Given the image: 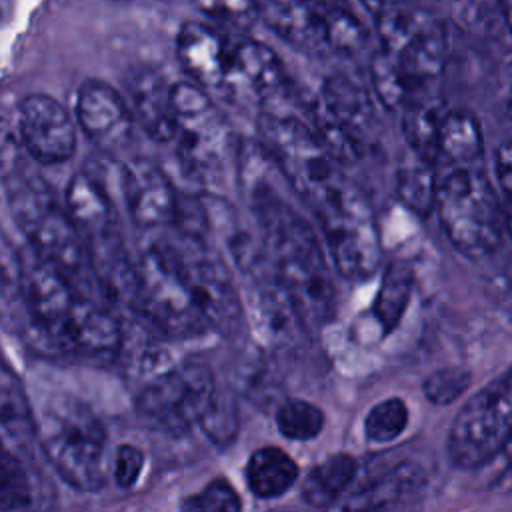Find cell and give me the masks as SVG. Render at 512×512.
Listing matches in <instances>:
<instances>
[{"label": "cell", "mask_w": 512, "mask_h": 512, "mask_svg": "<svg viewBox=\"0 0 512 512\" xmlns=\"http://www.w3.org/2000/svg\"><path fill=\"white\" fill-rule=\"evenodd\" d=\"M284 176L258 142H246L238 152V180L256 220L258 238L272 270L300 312L304 324L322 326L336 310V288L314 228L284 198Z\"/></svg>", "instance_id": "cell-1"}, {"label": "cell", "mask_w": 512, "mask_h": 512, "mask_svg": "<svg viewBox=\"0 0 512 512\" xmlns=\"http://www.w3.org/2000/svg\"><path fill=\"white\" fill-rule=\"evenodd\" d=\"M258 132L262 146L314 214L328 210L354 190L346 182L342 166L320 142L308 116L280 108L262 110Z\"/></svg>", "instance_id": "cell-2"}, {"label": "cell", "mask_w": 512, "mask_h": 512, "mask_svg": "<svg viewBox=\"0 0 512 512\" xmlns=\"http://www.w3.org/2000/svg\"><path fill=\"white\" fill-rule=\"evenodd\" d=\"M8 202L30 250L70 280H84L92 270L80 230L50 186L22 168L4 170Z\"/></svg>", "instance_id": "cell-3"}, {"label": "cell", "mask_w": 512, "mask_h": 512, "mask_svg": "<svg viewBox=\"0 0 512 512\" xmlns=\"http://www.w3.org/2000/svg\"><path fill=\"white\" fill-rule=\"evenodd\" d=\"M150 236L170 256L208 328L236 338L246 324V310L220 250L196 230L180 226Z\"/></svg>", "instance_id": "cell-4"}, {"label": "cell", "mask_w": 512, "mask_h": 512, "mask_svg": "<svg viewBox=\"0 0 512 512\" xmlns=\"http://www.w3.org/2000/svg\"><path fill=\"white\" fill-rule=\"evenodd\" d=\"M40 446L54 470L74 488L96 490L104 484L106 432L96 414L72 396H56L36 424Z\"/></svg>", "instance_id": "cell-5"}, {"label": "cell", "mask_w": 512, "mask_h": 512, "mask_svg": "<svg viewBox=\"0 0 512 512\" xmlns=\"http://www.w3.org/2000/svg\"><path fill=\"white\" fill-rule=\"evenodd\" d=\"M128 308L152 332L172 340H194L210 330L170 256L154 236L134 258Z\"/></svg>", "instance_id": "cell-6"}, {"label": "cell", "mask_w": 512, "mask_h": 512, "mask_svg": "<svg viewBox=\"0 0 512 512\" xmlns=\"http://www.w3.org/2000/svg\"><path fill=\"white\" fill-rule=\"evenodd\" d=\"M436 212L446 238L460 254L482 258L500 246L504 208L482 168H448L438 180Z\"/></svg>", "instance_id": "cell-7"}, {"label": "cell", "mask_w": 512, "mask_h": 512, "mask_svg": "<svg viewBox=\"0 0 512 512\" xmlns=\"http://www.w3.org/2000/svg\"><path fill=\"white\" fill-rule=\"evenodd\" d=\"M510 436L512 368L458 410L448 432L450 460L460 468H476L502 452Z\"/></svg>", "instance_id": "cell-8"}, {"label": "cell", "mask_w": 512, "mask_h": 512, "mask_svg": "<svg viewBox=\"0 0 512 512\" xmlns=\"http://www.w3.org/2000/svg\"><path fill=\"white\" fill-rule=\"evenodd\" d=\"M172 108L182 170L196 182L210 184L228 144L226 122L204 88L188 80L172 84Z\"/></svg>", "instance_id": "cell-9"}, {"label": "cell", "mask_w": 512, "mask_h": 512, "mask_svg": "<svg viewBox=\"0 0 512 512\" xmlns=\"http://www.w3.org/2000/svg\"><path fill=\"white\" fill-rule=\"evenodd\" d=\"M220 386L210 366L180 362L146 386L138 388L136 408L142 418L172 434L200 424Z\"/></svg>", "instance_id": "cell-10"}, {"label": "cell", "mask_w": 512, "mask_h": 512, "mask_svg": "<svg viewBox=\"0 0 512 512\" xmlns=\"http://www.w3.org/2000/svg\"><path fill=\"white\" fill-rule=\"evenodd\" d=\"M316 218L334 270L350 282L372 278L380 266V238L364 196L352 190Z\"/></svg>", "instance_id": "cell-11"}, {"label": "cell", "mask_w": 512, "mask_h": 512, "mask_svg": "<svg viewBox=\"0 0 512 512\" xmlns=\"http://www.w3.org/2000/svg\"><path fill=\"white\" fill-rule=\"evenodd\" d=\"M122 192L128 216L136 228L158 234L180 226V198L168 174L148 158H132L124 162Z\"/></svg>", "instance_id": "cell-12"}, {"label": "cell", "mask_w": 512, "mask_h": 512, "mask_svg": "<svg viewBox=\"0 0 512 512\" xmlns=\"http://www.w3.org/2000/svg\"><path fill=\"white\" fill-rule=\"evenodd\" d=\"M16 134L20 146L38 164H64L76 152V124L48 94H28L18 102Z\"/></svg>", "instance_id": "cell-13"}, {"label": "cell", "mask_w": 512, "mask_h": 512, "mask_svg": "<svg viewBox=\"0 0 512 512\" xmlns=\"http://www.w3.org/2000/svg\"><path fill=\"white\" fill-rule=\"evenodd\" d=\"M422 490V468L414 462H398L348 488L326 512H416Z\"/></svg>", "instance_id": "cell-14"}, {"label": "cell", "mask_w": 512, "mask_h": 512, "mask_svg": "<svg viewBox=\"0 0 512 512\" xmlns=\"http://www.w3.org/2000/svg\"><path fill=\"white\" fill-rule=\"evenodd\" d=\"M76 120L82 132L104 148L122 146L132 132V110L110 84L88 78L76 92Z\"/></svg>", "instance_id": "cell-15"}, {"label": "cell", "mask_w": 512, "mask_h": 512, "mask_svg": "<svg viewBox=\"0 0 512 512\" xmlns=\"http://www.w3.org/2000/svg\"><path fill=\"white\" fill-rule=\"evenodd\" d=\"M122 344V322L108 308L82 296L64 330L62 356L112 362L120 358Z\"/></svg>", "instance_id": "cell-16"}, {"label": "cell", "mask_w": 512, "mask_h": 512, "mask_svg": "<svg viewBox=\"0 0 512 512\" xmlns=\"http://www.w3.org/2000/svg\"><path fill=\"white\" fill-rule=\"evenodd\" d=\"M176 58L200 88H218L230 76V50L220 32L204 22L188 20L176 34Z\"/></svg>", "instance_id": "cell-17"}, {"label": "cell", "mask_w": 512, "mask_h": 512, "mask_svg": "<svg viewBox=\"0 0 512 512\" xmlns=\"http://www.w3.org/2000/svg\"><path fill=\"white\" fill-rule=\"evenodd\" d=\"M258 18L278 38L302 52L324 54L328 48L326 2H258Z\"/></svg>", "instance_id": "cell-18"}, {"label": "cell", "mask_w": 512, "mask_h": 512, "mask_svg": "<svg viewBox=\"0 0 512 512\" xmlns=\"http://www.w3.org/2000/svg\"><path fill=\"white\" fill-rule=\"evenodd\" d=\"M446 48L444 24L434 14L420 10L406 42L398 52L390 54L410 92L422 90L440 76L446 60Z\"/></svg>", "instance_id": "cell-19"}, {"label": "cell", "mask_w": 512, "mask_h": 512, "mask_svg": "<svg viewBox=\"0 0 512 512\" xmlns=\"http://www.w3.org/2000/svg\"><path fill=\"white\" fill-rule=\"evenodd\" d=\"M236 78L264 108L288 94V76L280 56L264 42L240 40L230 50V76Z\"/></svg>", "instance_id": "cell-20"}, {"label": "cell", "mask_w": 512, "mask_h": 512, "mask_svg": "<svg viewBox=\"0 0 512 512\" xmlns=\"http://www.w3.org/2000/svg\"><path fill=\"white\" fill-rule=\"evenodd\" d=\"M126 88L130 110L144 132L160 144L176 140L172 84H168L164 76L152 68H138L130 74Z\"/></svg>", "instance_id": "cell-21"}, {"label": "cell", "mask_w": 512, "mask_h": 512, "mask_svg": "<svg viewBox=\"0 0 512 512\" xmlns=\"http://www.w3.org/2000/svg\"><path fill=\"white\" fill-rule=\"evenodd\" d=\"M448 110L440 96H412L402 110V134L410 154L436 166L440 136Z\"/></svg>", "instance_id": "cell-22"}, {"label": "cell", "mask_w": 512, "mask_h": 512, "mask_svg": "<svg viewBox=\"0 0 512 512\" xmlns=\"http://www.w3.org/2000/svg\"><path fill=\"white\" fill-rule=\"evenodd\" d=\"M118 360H122L126 376L136 382L138 388L146 386L178 364L174 362L166 344L142 328H132L130 332L124 328V344Z\"/></svg>", "instance_id": "cell-23"}, {"label": "cell", "mask_w": 512, "mask_h": 512, "mask_svg": "<svg viewBox=\"0 0 512 512\" xmlns=\"http://www.w3.org/2000/svg\"><path fill=\"white\" fill-rule=\"evenodd\" d=\"M440 158L450 168H482L484 140L474 114L448 110L440 136Z\"/></svg>", "instance_id": "cell-24"}, {"label": "cell", "mask_w": 512, "mask_h": 512, "mask_svg": "<svg viewBox=\"0 0 512 512\" xmlns=\"http://www.w3.org/2000/svg\"><path fill=\"white\" fill-rule=\"evenodd\" d=\"M298 478L296 462L276 446L256 450L246 464V480L256 496L272 498L284 494Z\"/></svg>", "instance_id": "cell-25"}, {"label": "cell", "mask_w": 512, "mask_h": 512, "mask_svg": "<svg viewBox=\"0 0 512 512\" xmlns=\"http://www.w3.org/2000/svg\"><path fill=\"white\" fill-rule=\"evenodd\" d=\"M356 460L350 454H332L320 464H316L302 488V496L310 506L330 508L338 498L348 492L356 476Z\"/></svg>", "instance_id": "cell-26"}, {"label": "cell", "mask_w": 512, "mask_h": 512, "mask_svg": "<svg viewBox=\"0 0 512 512\" xmlns=\"http://www.w3.org/2000/svg\"><path fill=\"white\" fill-rule=\"evenodd\" d=\"M412 286L414 276L408 266L394 262L386 268L372 302V318L380 326L382 334H390L402 320L412 296Z\"/></svg>", "instance_id": "cell-27"}, {"label": "cell", "mask_w": 512, "mask_h": 512, "mask_svg": "<svg viewBox=\"0 0 512 512\" xmlns=\"http://www.w3.org/2000/svg\"><path fill=\"white\" fill-rule=\"evenodd\" d=\"M438 176L432 164L410 154L396 172V192L406 208L418 216H428L436 210Z\"/></svg>", "instance_id": "cell-28"}, {"label": "cell", "mask_w": 512, "mask_h": 512, "mask_svg": "<svg viewBox=\"0 0 512 512\" xmlns=\"http://www.w3.org/2000/svg\"><path fill=\"white\" fill-rule=\"evenodd\" d=\"M0 396H2L4 434L12 436L18 442H28L36 434V424L32 418V410H30L26 392L22 388V382L10 370V366L2 368Z\"/></svg>", "instance_id": "cell-29"}, {"label": "cell", "mask_w": 512, "mask_h": 512, "mask_svg": "<svg viewBox=\"0 0 512 512\" xmlns=\"http://www.w3.org/2000/svg\"><path fill=\"white\" fill-rule=\"evenodd\" d=\"M368 70L372 92L376 94L380 104L388 110H404V106L412 100V92L406 86L394 58L380 48L372 54Z\"/></svg>", "instance_id": "cell-30"}, {"label": "cell", "mask_w": 512, "mask_h": 512, "mask_svg": "<svg viewBox=\"0 0 512 512\" xmlns=\"http://www.w3.org/2000/svg\"><path fill=\"white\" fill-rule=\"evenodd\" d=\"M276 426L290 440H312L322 432L324 412L312 402L288 398L276 408Z\"/></svg>", "instance_id": "cell-31"}, {"label": "cell", "mask_w": 512, "mask_h": 512, "mask_svg": "<svg viewBox=\"0 0 512 512\" xmlns=\"http://www.w3.org/2000/svg\"><path fill=\"white\" fill-rule=\"evenodd\" d=\"M326 22H328L330 52L352 56L366 46L368 42L366 26L344 6L326 2Z\"/></svg>", "instance_id": "cell-32"}, {"label": "cell", "mask_w": 512, "mask_h": 512, "mask_svg": "<svg viewBox=\"0 0 512 512\" xmlns=\"http://www.w3.org/2000/svg\"><path fill=\"white\" fill-rule=\"evenodd\" d=\"M408 424V408L402 398H386L374 404L364 418V434L374 444L392 442Z\"/></svg>", "instance_id": "cell-33"}, {"label": "cell", "mask_w": 512, "mask_h": 512, "mask_svg": "<svg viewBox=\"0 0 512 512\" xmlns=\"http://www.w3.org/2000/svg\"><path fill=\"white\" fill-rule=\"evenodd\" d=\"M198 426L214 444H230L238 432V408L234 396L228 390H218Z\"/></svg>", "instance_id": "cell-34"}, {"label": "cell", "mask_w": 512, "mask_h": 512, "mask_svg": "<svg viewBox=\"0 0 512 512\" xmlns=\"http://www.w3.org/2000/svg\"><path fill=\"white\" fill-rule=\"evenodd\" d=\"M470 380L472 376L466 368L446 366L426 376V380L422 382V392L432 404L446 406L458 400L466 392V388L470 386Z\"/></svg>", "instance_id": "cell-35"}, {"label": "cell", "mask_w": 512, "mask_h": 512, "mask_svg": "<svg viewBox=\"0 0 512 512\" xmlns=\"http://www.w3.org/2000/svg\"><path fill=\"white\" fill-rule=\"evenodd\" d=\"M182 512H240V500L226 480H214L202 492L186 498Z\"/></svg>", "instance_id": "cell-36"}, {"label": "cell", "mask_w": 512, "mask_h": 512, "mask_svg": "<svg viewBox=\"0 0 512 512\" xmlns=\"http://www.w3.org/2000/svg\"><path fill=\"white\" fill-rule=\"evenodd\" d=\"M30 496L28 490V478L22 468V464L12 456L8 450L2 454V466H0V502L2 508H14L26 504Z\"/></svg>", "instance_id": "cell-37"}, {"label": "cell", "mask_w": 512, "mask_h": 512, "mask_svg": "<svg viewBox=\"0 0 512 512\" xmlns=\"http://www.w3.org/2000/svg\"><path fill=\"white\" fill-rule=\"evenodd\" d=\"M198 10L234 26H248L258 18V6L248 2H206L198 4Z\"/></svg>", "instance_id": "cell-38"}, {"label": "cell", "mask_w": 512, "mask_h": 512, "mask_svg": "<svg viewBox=\"0 0 512 512\" xmlns=\"http://www.w3.org/2000/svg\"><path fill=\"white\" fill-rule=\"evenodd\" d=\"M144 464V454L134 444H120L114 456V478L116 484L128 488L136 482Z\"/></svg>", "instance_id": "cell-39"}, {"label": "cell", "mask_w": 512, "mask_h": 512, "mask_svg": "<svg viewBox=\"0 0 512 512\" xmlns=\"http://www.w3.org/2000/svg\"><path fill=\"white\" fill-rule=\"evenodd\" d=\"M496 176L506 196H512V140L496 150Z\"/></svg>", "instance_id": "cell-40"}, {"label": "cell", "mask_w": 512, "mask_h": 512, "mask_svg": "<svg viewBox=\"0 0 512 512\" xmlns=\"http://www.w3.org/2000/svg\"><path fill=\"white\" fill-rule=\"evenodd\" d=\"M504 222H506V232L512 236V196H508V202L504 208Z\"/></svg>", "instance_id": "cell-41"}, {"label": "cell", "mask_w": 512, "mask_h": 512, "mask_svg": "<svg viewBox=\"0 0 512 512\" xmlns=\"http://www.w3.org/2000/svg\"><path fill=\"white\" fill-rule=\"evenodd\" d=\"M502 12H504V22H506L508 30L512 32V2H506V4L502 6Z\"/></svg>", "instance_id": "cell-42"}, {"label": "cell", "mask_w": 512, "mask_h": 512, "mask_svg": "<svg viewBox=\"0 0 512 512\" xmlns=\"http://www.w3.org/2000/svg\"><path fill=\"white\" fill-rule=\"evenodd\" d=\"M502 454H504L506 462L512 466V436H510V438H508V442L504 444V448H502Z\"/></svg>", "instance_id": "cell-43"}]
</instances>
